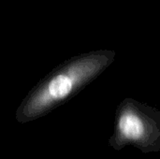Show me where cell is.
I'll list each match as a JSON object with an SVG mask.
<instances>
[{
    "instance_id": "6da1fadb",
    "label": "cell",
    "mask_w": 160,
    "mask_h": 159,
    "mask_svg": "<svg viewBox=\"0 0 160 159\" xmlns=\"http://www.w3.org/2000/svg\"><path fill=\"white\" fill-rule=\"evenodd\" d=\"M106 57L90 53L70 58L42 78L27 94L16 112L26 123L40 118L75 96L102 68Z\"/></svg>"
},
{
    "instance_id": "7a4b0ae2",
    "label": "cell",
    "mask_w": 160,
    "mask_h": 159,
    "mask_svg": "<svg viewBox=\"0 0 160 159\" xmlns=\"http://www.w3.org/2000/svg\"><path fill=\"white\" fill-rule=\"evenodd\" d=\"M109 144L116 151L131 145L143 154L160 151V114L135 104L123 106Z\"/></svg>"
}]
</instances>
